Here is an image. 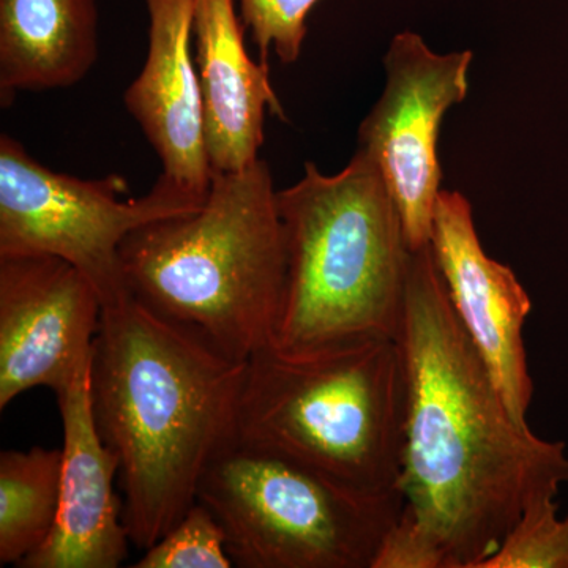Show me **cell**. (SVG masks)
Masks as SVG:
<instances>
[{"instance_id":"obj_5","label":"cell","mask_w":568,"mask_h":568,"mask_svg":"<svg viewBox=\"0 0 568 568\" xmlns=\"http://www.w3.org/2000/svg\"><path fill=\"white\" fill-rule=\"evenodd\" d=\"M287 274L272 345L301 351L358 338L395 339L410 252L402 216L368 153L338 174L305 163L278 192Z\"/></svg>"},{"instance_id":"obj_19","label":"cell","mask_w":568,"mask_h":568,"mask_svg":"<svg viewBox=\"0 0 568 568\" xmlns=\"http://www.w3.org/2000/svg\"><path fill=\"white\" fill-rule=\"evenodd\" d=\"M372 568H446L439 549L409 521L398 518L383 538Z\"/></svg>"},{"instance_id":"obj_17","label":"cell","mask_w":568,"mask_h":568,"mask_svg":"<svg viewBox=\"0 0 568 568\" xmlns=\"http://www.w3.org/2000/svg\"><path fill=\"white\" fill-rule=\"evenodd\" d=\"M556 499L532 504L481 568H568V515Z\"/></svg>"},{"instance_id":"obj_12","label":"cell","mask_w":568,"mask_h":568,"mask_svg":"<svg viewBox=\"0 0 568 568\" xmlns=\"http://www.w3.org/2000/svg\"><path fill=\"white\" fill-rule=\"evenodd\" d=\"M148 58L123 103L140 123L163 175L207 196L212 170L205 151L203 92L193 44V0H144Z\"/></svg>"},{"instance_id":"obj_4","label":"cell","mask_w":568,"mask_h":568,"mask_svg":"<svg viewBox=\"0 0 568 568\" xmlns=\"http://www.w3.org/2000/svg\"><path fill=\"white\" fill-rule=\"evenodd\" d=\"M405 377L395 339L358 338L246 361L235 443L357 491H399Z\"/></svg>"},{"instance_id":"obj_1","label":"cell","mask_w":568,"mask_h":568,"mask_svg":"<svg viewBox=\"0 0 568 568\" xmlns=\"http://www.w3.org/2000/svg\"><path fill=\"white\" fill-rule=\"evenodd\" d=\"M405 377L402 517L446 568H481L568 481L567 446L515 420L459 323L432 248L413 252L396 334Z\"/></svg>"},{"instance_id":"obj_9","label":"cell","mask_w":568,"mask_h":568,"mask_svg":"<svg viewBox=\"0 0 568 568\" xmlns=\"http://www.w3.org/2000/svg\"><path fill=\"white\" fill-rule=\"evenodd\" d=\"M102 313L92 284L61 257L0 256V409L31 388L67 390L92 362Z\"/></svg>"},{"instance_id":"obj_3","label":"cell","mask_w":568,"mask_h":568,"mask_svg":"<svg viewBox=\"0 0 568 568\" xmlns=\"http://www.w3.org/2000/svg\"><path fill=\"white\" fill-rule=\"evenodd\" d=\"M121 261L134 298L248 361L272 342L286 286V237L267 162L213 174L197 211L133 231Z\"/></svg>"},{"instance_id":"obj_10","label":"cell","mask_w":568,"mask_h":568,"mask_svg":"<svg viewBox=\"0 0 568 568\" xmlns=\"http://www.w3.org/2000/svg\"><path fill=\"white\" fill-rule=\"evenodd\" d=\"M429 248L459 323L508 410L518 424L529 425L534 381L525 345L532 312L528 291L510 267L485 252L465 194L440 190Z\"/></svg>"},{"instance_id":"obj_11","label":"cell","mask_w":568,"mask_h":568,"mask_svg":"<svg viewBox=\"0 0 568 568\" xmlns=\"http://www.w3.org/2000/svg\"><path fill=\"white\" fill-rule=\"evenodd\" d=\"M91 364L58 395L63 426L61 504L51 536L21 568H118L132 545L115 495L119 462L91 398Z\"/></svg>"},{"instance_id":"obj_13","label":"cell","mask_w":568,"mask_h":568,"mask_svg":"<svg viewBox=\"0 0 568 568\" xmlns=\"http://www.w3.org/2000/svg\"><path fill=\"white\" fill-rule=\"evenodd\" d=\"M245 29L234 0H193L194 59L212 175L244 170L261 159L265 111L284 119L267 63L254 62L246 51Z\"/></svg>"},{"instance_id":"obj_15","label":"cell","mask_w":568,"mask_h":568,"mask_svg":"<svg viewBox=\"0 0 568 568\" xmlns=\"http://www.w3.org/2000/svg\"><path fill=\"white\" fill-rule=\"evenodd\" d=\"M61 477L62 448L0 454V566L21 567L51 536Z\"/></svg>"},{"instance_id":"obj_6","label":"cell","mask_w":568,"mask_h":568,"mask_svg":"<svg viewBox=\"0 0 568 568\" xmlns=\"http://www.w3.org/2000/svg\"><path fill=\"white\" fill-rule=\"evenodd\" d=\"M197 500L242 568H372L403 510L399 491H357L237 443L209 467Z\"/></svg>"},{"instance_id":"obj_2","label":"cell","mask_w":568,"mask_h":568,"mask_svg":"<svg viewBox=\"0 0 568 568\" xmlns=\"http://www.w3.org/2000/svg\"><path fill=\"white\" fill-rule=\"evenodd\" d=\"M245 369L133 295L103 308L92 410L118 457L123 523L138 549L189 511L209 467L235 443Z\"/></svg>"},{"instance_id":"obj_14","label":"cell","mask_w":568,"mask_h":568,"mask_svg":"<svg viewBox=\"0 0 568 568\" xmlns=\"http://www.w3.org/2000/svg\"><path fill=\"white\" fill-rule=\"evenodd\" d=\"M99 58L97 0H0V95L65 89Z\"/></svg>"},{"instance_id":"obj_16","label":"cell","mask_w":568,"mask_h":568,"mask_svg":"<svg viewBox=\"0 0 568 568\" xmlns=\"http://www.w3.org/2000/svg\"><path fill=\"white\" fill-rule=\"evenodd\" d=\"M134 568H231L226 534L215 515L196 500Z\"/></svg>"},{"instance_id":"obj_7","label":"cell","mask_w":568,"mask_h":568,"mask_svg":"<svg viewBox=\"0 0 568 568\" xmlns=\"http://www.w3.org/2000/svg\"><path fill=\"white\" fill-rule=\"evenodd\" d=\"M126 179L55 173L20 141L0 136V256L48 254L81 272L103 308L130 297L121 248L145 224L197 211L205 197L160 174L151 192L125 197Z\"/></svg>"},{"instance_id":"obj_18","label":"cell","mask_w":568,"mask_h":568,"mask_svg":"<svg viewBox=\"0 0 568 568\" xmlns=\"http://www.w3.org/2000/svg\"><path fill=\"white\" fill-rule=\"evenodd\" d=\"M321 0H241L242 21L252 31L261 59L267 63L274 50L282 63H294L302 54L306 18Z\"/></svg>"},{"instance_id":"obj_8","label":"cell","mask_w":568,"mask_h":568,"mask_svg":"<svg viewBox=\"0 0 568 568\" xmlns=\"http://www.w3.org/2000/svg\"><path fill=\"white\" fill-rule=\"evenodd\" d=\"M473 51L437 54L416 32L396 33L384 55L386 85L358 126V149L379 168L402 216L407 245H429L443 168L440 123L469 91Z\"/></svg>"}]
</instances>
